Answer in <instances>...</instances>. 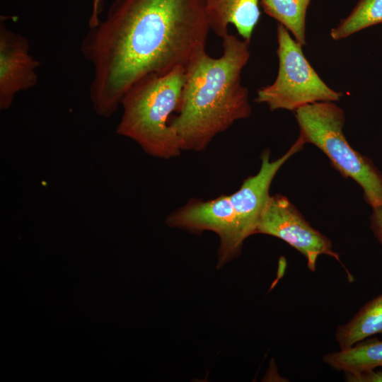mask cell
Instances as JSON below:
<instances>
[{
    "label": "cell",
    "mask_w": 382,
    "mask_h": 382,
    "mask_svg": "<svg viewBox=\"0 0 382 382\" xmlns=\"http://www.w3.org/2000/svg\"><path fill=\"white\" fill-rule=\"evenodd\" d=\"M209 30L204 0H113L80 47L95 112L108 118L140 79L185 67L205 51Z\"/></svg>",
    "instance_id": "1"
},
{
    "label": "cell",
    "mask_w": 382,
    "mask_h": 382,
    "mask_svg": "<svg viewBox=\"0 0 382 382\" xmlns=\"http://www.w3.org/2000/svg\"><path fill=\"white\" fill-rule=\"evenodd\" d=\"M222 54L206 50L185 66L178 115L171 118L182 151H203L212 139L252 112L241 73L250 58L249 42L228 33Z\"/></svg>",
    "instance_id": "2"
},
{
    "label": "cell",
    "mask_w": 382,
    "mask_h": 382,
    "mask_svg": "<svg viewBox=\"0 0 382 382\" xmlns=\"http://www.w3.org/2000/svg\"><path fill=\"white\" fill-rule=\"evenodd\" d=\"M185 69L178 67L135 83L122 100V114L116 133L134 141L154 157L169 159L180 156V143L170 123L180 103Z\"/></svg>",
    "instance_id": "3"
},
{
    "label": "cell",
    "mask_w": 382,
    "mask_h": 382,
    "mask_svg": "<svg viewBox=\"0 0 382 382\" xmlns=\"http://www.w3.org/2000/svg\"><path fill=\"white\" fill-rule=\"evenodd\" d=\"M294 112L299 137L303 142L317 146L341 175L357 182L372 207L382 204V174L369 158L347 141L342 131L345 122L343 110L335 102L325 101L304 105Z\"/></svg>",
    "instance_id": "4"
},
{
    "label": "cell",
    "mask_w": 382,
    "mask_h": 382,
    "mask_svg": "<svg viewBox=\"0 0 382 382\" xmlns=\"http://www.w3.org/2000/svg\"><path fill=\"white\" fill-rule=\"evenodd\" d=\"M279 69L274 81L260 88L255 101L264 103L272 111H295L317 102H335L342 92L329 87L305 57L302 45L292 37L282 25L277 26Z\"/></svg>",
    "instance_id": "5"
},
{
    "label": "cell",
    "mask_w": 382,
    "mask_h": 382,
    "mask_svg": "<svg viewBox=\"0 0 382 382\" xmlns=\"http://www.w3.org/2000/svg\"><path fill=\"white\" fill-rule=\"evenodd\" d=\"M256 233L274 236L285 241L305 257L311 272L316 270L320 255L330 256L345 269L349 281H353V276L342 263L339 254L332 250L331 241L313 228L285 196H270L261 213Z\"/></svg>",
    "instance_id": "6"
},
{
    "label": "cell",
    "mask_w": 382,
    "mask_h": 382,
    "mask_svg": "<svg viewBox=\"0 0 382 382\" xmlns=\"http://www.w3.org/2000/svg\"><path fill=\"white\" fill-rule=\"evenodd\" d=\"M166 222L170 227L192 233L214 232L220 240L218 268L241 252L242 245L238 240L236 218L229 195H220L207 201L190 200L168 215Z\"/></svg>",
    "instance_id": "7"
},
{
    "label": "cell",
    "mask_w": 382,
    "mask_h": 382,
    "mask_svg": "<svg viewBox=\"0 0 382 382\" xmlns=\"http://www.w3.org/2000/svg\"><path fill=\"white\" fill-rule=\"evenodd\" d=\"M40 62L30 53L25 37L0 25V109L13 104L16 95L35 87Z\"/></svg>",
    "instance_id": "8"
},
{
    "label": "cell",
    "mask_w": 382,
    "mask_h": 382,
    "mask_svg": "<svg viewBox=\"0 0 382 382\" xmlns=\"http://www.w3.org/2000/svg\"><path fill=\"white\" fill-rule=\"evenodd\" d=\"M204 4L210 30L222 38L232 25L250 42L260 18V0H204Z\"/></svg>",
    "instance_id": "9"
},
{
    "label": "cell",
    "mask_w": 382,
    "mask_h": 382,
    "mask_svg": "<svg viewBox=\"0 0 382 382\" xmlns=\"http://www.w3.org/2000/svg\"><path fill=\"white\" fill-rule=\"evenodd\" d=\"M323 361L335 370L349 374L382 368V340H364L347 349L323 355Z\"/></svg>",
    "instance_id": "10"
},
{
    "label": "cell",
    "mask_w": 382,
    "mask_h": 382,
    "mask_svg": "<svg viewBox=\"0 0 382 382\" xmlns=\"http://www.w3.org/2000/svg\"><path fill=\"white\" fill-rule=\"evenodd\" d=\"M382 335V294L365 303L346 324L337 328L340 349H347L375 335Z\"/></svg>",
    "instance_id": "11"
},
{
    "label": "cell",
    "mask_w": 382,
    "mask_h": 382,
    "mask_svg": "<svg viewBox=\"0 0 382 382\" xmlns=\"http://www.w3.org/2000/svg\"><path fill=\"white\" fill-rule=\"evenodd\" d=\"M311 0H260L264 12L285 27L301 45L306 44V11Z\"/></svg>",
    "instance_id": "12"
},
{
    "label": "cell",
    "mask_w": 382,
    "mask_h": 382,
    "mask_svg": "<svg viewBox=\"0 0 382 382\" xmlns=\"http://www.w3.org/2000/svg\"><path fill=\"white\" fill-rule=\"evenodd\" d=\"M382 23V0H359L352 12L331 29L330 37L340 40Z\"/></svg>",
    "instance_id": "13"
},
{
    "label": "cell",
    "mask_w": 382,
    "mask_h": 382,
    "mask_svg": "<svg viewBox=\"0 0 382 382\" xmlns=\"http://www.w3.org/2000/svg\"><path fill=\"white\" fill-rule=\"evenodd\" d=\"M348 382H382V370H369L358 374L344 373Z\"/></svg>",
    "instance_id": "14"
},
{
    "label": "cell",
    "mask_w": 382,
    "mask_h": 382,
    "mask_svg": "<svg viewBox=\"0 0 382 382\" xmlns=\"http://www.w3.org/2000/svg\"><path fill=\"white\" fill-rule=\"evenodd\" d=\"M371 228L376 237L382 244V204L372 207Z\"/></svg>",
    "instance_id": "15"
}]
</instances>
